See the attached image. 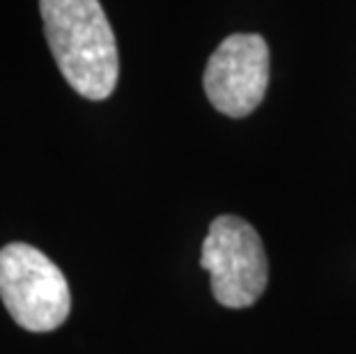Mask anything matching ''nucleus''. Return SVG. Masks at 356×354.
Wrapping results in <instances>:
<instances>
[{"label": "nucleus", "mask_w": 356, "mask_h": 354, "mask_svg": "<svg viewBox=\"0 0 356 354\" xmlns=\"http://www.w3.org/2000/svg\"><path fill=\"white\" fill-rule=\"evenodd\" d=\"M49 49L60 74L81 97L104 102L115 92V33L99 0H40Z\"/></svg>", "instance_id": "f257e3e1"}, {"label": "nucleus", "mask_w": 356, "mask_h": 354, "mask_svg": "<svg viewBox=\"0 0 356 354\" xmlns=\"http://www.w3.org/2000/svg\"><path fill=\"white\" fill-rule=\"evenodd\" d=\"M0 299L14 322L33 334L63 327L72 311L65 274L49 255L24 242L0 248Z\"/></svg>", "instance_id": "f03ea898"}, {"label": "nucleus", "mask_w": 356, "mask_h": 354, "mask_svg": "<svg viewBox=\"0 0 356 354\" xmlns=\"http://www.w3.org/2000/svg\"><path fill=\"white\" fill-rule=\"evenodd\" d=\"M200 267L209 272L211 295L225 308L253 306L269 283L262 237L246 218L234 214H221L209 223Z\"/></svg>", "instance_id": "7ed1b4c3"}, {"label": "nucleus", "mask_w": 356, "mask_h": 354, "mask_svg": "<svg viewBox=\"0 0 356 354\" xmlns=\"http://www.w3.org/2000/svg\"><path fill=\"white\" fill-rule=\"evenodd\" d=\"M209 104L228 118H248L269 88V47L262 35L234 33L214 49L202 74Z\"/></svg>", "instance_id": "20e7f679"}]
</instances>
